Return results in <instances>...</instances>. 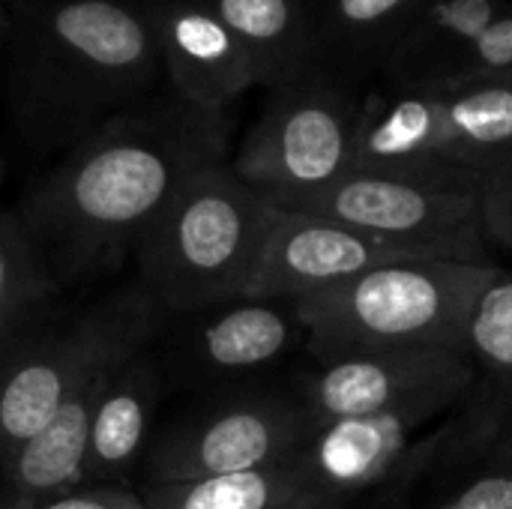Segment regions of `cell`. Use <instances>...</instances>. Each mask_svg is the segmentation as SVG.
Returning a JSON list of instances; mask_svg holds the SVG:
<instances>
[{"label":"cell","instance_id":"cell-1","mask_svg":"<svg viewBox=\"0 0 512 509\" xmlns=\"http://www.w3.org/2000/svg\"><path fill=\"white\" fill-rule=\"evenodd\" d=\"M225 162V123L174 96L138 102L72 144L18 213L57 282L117 270L144 228L201 168Z\"/></svg>","mask_w":512,"mask_h":509},{"label":"cell","instance_id":"cell-2","mask_svg":"<svg viewBox=\"0 0 512 509\" xmlns=\"http://www.w3.org/2000/svg\"><path fill=\"white\" fill-rule=\"evenodd\" d=\"M162 69L153 12L123 0H51L18 30L9 99L30 138L78 144L135 108Z\"/></svg>","mask_w":512,"mask_h":509},{"label":"cell","instance_id":"cell-3","mask_svg":"<svg viewBox=\"0 0 512 509\" xmlns=\"http://www.w3.org/2000/svg\"><path fill=\"white\" fill-rule=\"evenodd\" d=\"M273 210L228 162L195 171L132 249L147 297L177 312L243 300Z\"/></svg>","mask_w":512,"mask_h":509},{"label":"cell","instance_id":"cell-4","mask_svg":"<svg viewBox=\"0 0 512 509\" xmlns=\"http://www.w3.org/2000/svg\"><path fill=\"white\" fill-rule=\"evenodd\" d=\"M498 276L501 267L492 261H405L294 300V306L318 363L405 348L465 354L474 306Z\"/></svg>","mask_w":512,"mask_h":509},{"label":"cell","instance_id":"cell-5","mask_svg":"<svg viewBox=\"0 0 512 509\" xmlns=\"http://www.w3.org/2000/svg\"><path fill=\"white\" fill-rule=\"evenodd\" d=\"M483 189L486 174L456 162L351 168L336 186L291 210L486 264Z\"/></svg>","mask_w":512,"mask_h":509},{"label":"cell","instance_id":"cell-6","mask_svg":"<svg viewBox=\"0 0 512 509\" xmlns=\"http://www.w3.org/2000/svg\"><path fill=\"white\" fill-rule=\"evenodd\" d=\"M360 105L333 78L309 69L273 87L231 168L279 207L303 204L336 186L357 156Z\"/></svg>","mask_w":512,"mask_h":509},{"label":"cell","instance_id":"cell-7","mask_svg":"<svg viewBox=\"0 0 512 509\" xmlns=\"http://www.w3.org/2000/svg\"><path fill=\"white\" fill-rule=\"evenodd\" d=\"M153 315L147 294H129L15 348L0 363V465L45 429L87 378L141 354Z\"/></svg>","mask_w":512,"mask_h":509},{"label":"cell","instance_id":"cell-8","mask_svg":"<svg viewBox=\"0 0 512 509\" xmlns=\"http://www.w3.org/2000/svg\"><path fill=\"white\" fill-rule=\"evenodd\" d=\"M321 423L300 399L246 396L177 423L150 456V483H198L294 462Z\"/></svg>","mask_w":512,"mask_h":509},{"label":"cell","instance_id":"cell-9","mask_svg":"<svg viewBox=\"0 0 512 509\" xmlns=\"http://www.w3.org/2000/svg\"><path fill=\"white\" fill-rule=\"evenodd\" d=\"M438 258L459 261L441 249L396 243L315 213L276 204L258 267L243 300H303L387 264Z\"/></svg>","mask_w":512,"mask_h":509},{"label":"cell","instance_id":"cell-10","mask_svg":"<svg viewBox=\"0 0 512 509\" xmlns=\"http://www.w3.org/2000/svg\"><path fill=\"white\" fill-rule=\"evenodd\" d=\"M477 381L474 363L447 348L372 351L321 360L300 378V402L318 423L372 417L432 396L462 399Z\"/></svg>","mask_w":512,"mask_h":509},{"label":"cell","instance_id":"cell-11","mask_svg":"<svg viewBox=\"0 0 512 509\" xmlns=\"http://www.w3.org/2000/svg\"><path fill=\"white\" fill-rule=\"evenodd\" d=\"M456 402L453 396H432L372 417L321 423L300 462L327 495L354 507L363 495L384 492L405 471L420 444L435 432L432 426Z\"/></svg>","mask_w":512,"mask_h":509},{"label":"cell","instance_id":"cell-12","mask_svg":"<svg viewBox=\"0 0 512 509\" xmlns=\"http://www.w3.org/2000/svg\"><path fill=\"white\" fill-rule=\"evenodd\" d=\"M153 21L174 93L195 108L225 114L237 96L258 87L249 54L204 0H171Z\"/></svg>","mask_w":512,"mask_h":509},{"label":"cell","instance_id":"cell-13","mask_svg":"<svg viewBox=\"0 0 512 509\" xmlns=\"http://www.w3.org/2000/svg\"><path fill=\"white\" fill-rule=\"evenodd\" d=\"M510 9L512 0H420L381 63L396 87L447 84L486 27Z\"/></svg>","mask_w":512,"mask_h":509},{"label":"cell","instance_id":"cell-14","mask_svg":"<svg viewBox=\"0 0 512 509\" xmlns=\"http://www.w3.org/2000/svg\"><path fill=\"white\" fill-rule=\"evenodd\" d=\"M117 366L123 363L105 366L93 378H87L75 390V396L48 420V426L39 429L30 441H24L0 465L12 495L33 501L84 486V459L90 447L93 420L99 411L102 390Z\"/></svg>","mask_w":512,"mask_h":509},{"label":"cell","instance_id":"cell-15","mask_svg":"<svg viewBox=\"0 0 512 509\" xmlns=\"http://www.w3.org/2000/svg\"><path fill=\"white\" fill-rule=\"evenodd\" d=\"M162 381L150 357L135 354L108 378L90 432L84 483H114L126 477L147 447Z\"/></svg>","mask_w":512,"mask_h":509},{"label":"cell","instance_id":"cell-16","mask_svg":"<svg viewBox=\"0 0 512 509\" xmlns=\"http://www.w3.org/2000/svg\"><path fill=\"white\" fill-rule=\"evenodd\" d=\"M447 162L444 123L432 87H390L360 105L354 168Z\"/></svg>","mask_w":512,"mask_h":509},{"label":"cell","instance_id":"cell-17","mask_svg":"<svg viewBox=\"0 0 512 509\" xmlns=\"http://www.w3.org/2000/svg\"><path fill=\"white\" fill-rule=\"evenodd\" d=\"M306 342L294 300H237L201 327L198 357L213 372L237 375L273 366Z\"/></svg>","mask_w":512,"mask_h":509},{"label":"cell","instance_id":"cell-18","mask_svg":"<svg viewBox=\"0 0 512 509\" xmlns=\"http://www.w3.org/2000/svg\"><path fill=\"white\" fill-rule=\"evenodd\" d=\"M249 54L258 84L282 87L312 69L315 21L303 0H204Z\"/></svg>","mask_w":512,"mask_h":509},{"label":"cell","instance_id":"cell-19","mask_svg":"<svg viewBox=\"0 0 512 509\" xmlns=\"http://www.w3.org/2000/svg\"><path fill=\"white\" fill-rule=\"evenodd\" d=\"M447 141V162L495 171L512 162V75L429 84Z\"/></svg>","mask_w":512,"mask_h":509},{"label":"cell","instance_id":"cell-20","mask_svg":"<svg viewBox=\"0 0 512 509\" xmlns=\"http://www.w3.org/2000/svg\"><path fill=\"white\" fill-rule=\"evenodd\" d=\"M144 501L150 509H354L327 495L303 468L300 456L288 465L216 480L150 483Z\"/></svg>","mask_w":512,"mask_h":509},{"label":"cell","instance_id":"cell-21","mask_svg":"<svg viewBox=\"0 0 512 509\" xmlns=\"http://www.w3.org/2000/svg\"><path fill=\"white\" fill-rule=\"evenodd\" d=\"M54 288L24 219L0 210V339Z\"/></svg>","mask_w":512,"mask_h":509},{"label":"cell","instance_id":"cell-22","mask_svg":"<svg viewBox=\"0 0 512 509\" xmlns=\"http://www.w3.org/2000/svg\"><path fill=\"white\" fill-rule=\"evenodd\" d=\"M465 354L480 366L504 399L512 396V273H504L483 291L465 333Z\"/></svg>","mask_w":512,"mask_h":509},{"label":"cell","instance_id":"cell-23","mask_svg":"<svg viewBox=\"0 0 512 509\" xmlns=\"http://www.w3.org/2000/svg\"><path fill=\"white\" fill-rule=\"evenodd\" d=\"M420 0H330L324 30L342 51H369L381 60Z\"/></svg>","mask_w":512,"mask_h":509},{"label":"cell","instance_id":"cell-24","mask_svg":"<svg viewBox=\"0 0 512 509\" xmlns=\"http://www.w3.org/2000/svg\"><path fill=\"white\" fill-rule=\"evenodd\" d=\"M432 509H512V450L492 453L489 462L456 486Z\"/></svg>","mask_w":512,"mask_h":509},{"label":"cell","instance_id":"cell-25","mask_svg":"<svg viewBox=\"0 0 512 509\" xmlns=\"http://www.w3.org/2000/svg\"><path fill=\"white\" fill-rule=\"evenodd\" d=\"M512 75V9L486 27V33L465 54L459 75L453 81L468 78H504ZM450 84V81H447Z\"/></svg>","mask_w":512,"mask_h":509},{"label":"cell","instance_id":"cell-26","mask_svg":"<svg viewBox=\"0 0 512 509\" xmlns=\"http://www.w3.org/2000/svg\"><path fill=\"white\" fill-rule=\"evenodd\" d=\"M21 501L30 509H150L144 495H135L120 483H84L54 498H33V501L21 498Z\"/></svg>","mask_w":512,"mask_h":509},{"label":"cell","instance_id":"cell-27","mask_svg":"<svg viewBox=\"0 0 512 509\" xmlns=\"http://www.w3.org/2000/svg\"><path fill=\"white\" fill-rule=\"evenodd\" d=\"M483 234L504 246H512V162L486 174Z\"/></svg>","mask_w":512,"mask_h":509},{"label":"cell","instance_id":"cell-28","mask_svg":"<svg viewBox=\"0 0 512 509\" xmlns=\"http://www.w3.org/2000/svg\"><path fill=\"white\" fill-rule=\"evenodd\" d=\"M9 27H12V12H9V6H6V0H0V42L6 39V33H9Z\"/></svg>","mask_w":512,"mask_h":509},{"label":"cell","instance_id":"cell-29","mask_svg":"<svg viewBox=\"0 0 512 509\" xmlns=\"http://www.w3.org/2000/svg\"><path fill=\"white\" fill-rule=\"evenodd\" d=\"M0 509H30V507H27L18 495H12V492H9V498H6V501H0Z\"/></svg>","mask_w":512,"mask_h":509},{"label":"cell","instance_id":"cell-30","mask_svg":"<svg viewBox=\"0 0 512 509\" xmlns=\"http://www.w3.org/2000/svg\"><path fill=\"white\" fill-rule=\"evenodd\" d=\"M0 177H3V159H0Z\"/></svg>","mask_w":512,"mask_h":509}]
</instances>
